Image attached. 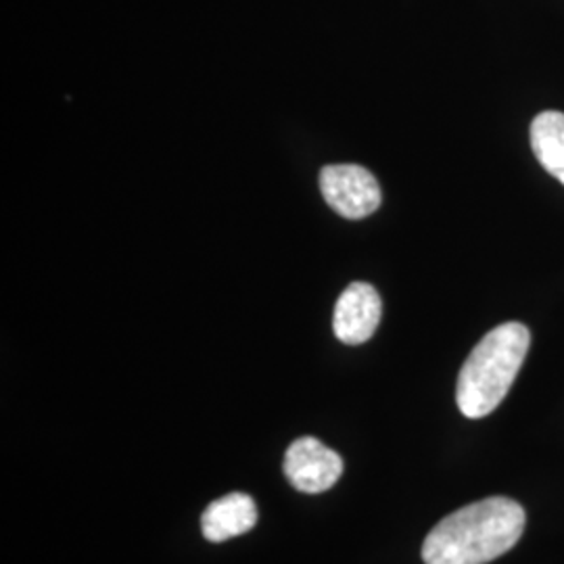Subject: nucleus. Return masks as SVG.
I'll use <instances>...</instances> for the list:
<instances>
[{
    "label": "nucleus",
    "instance_id": "nucleus-1",
    "mask_svg": "<svg viewBox=\"0 0 564 564\" xmlns=\"http://www.w3.org/2000/svg\"><path fill=\"white\" fill-rule=\"evenodd\" d=\"M523 506L505 496L485 498L447 514L423 544L424 564H487L519 544Z\"/></svg>",
    "mask_w": 564,
    "mask_h": 564
},
{
    "label": "nucleus",
    "instance_id": "nucleus-4",
    "mask_svg": "<svg viewBox=\"0 0 564 564\" xmlns=\"http://www.w3.org/2000/svg\"><path fill=\"white\" fill-rule=\"evenodd\" d=\"M343 458L316 437H300L289 445L282 463L286 481L302 494H323L339 481Z\"/></svg>",
    "mask_w": 564,
    "mask_h": 564
},
{
    "label": "nucleus",
    "instance_id": "nucleus-2",
    "mask_svg": "<svg viewBox=\"0 0 564 564\" xmlns=\"http://www.w3.org/2000/svg\"><path fill=\"white\" fill-rule=\"evenodd\" d=\"M529 345L531 333L521 323L500 324L475 345L456 387V402L466 419H485L505 402Z\"/></svg>",
    "mask_w": 564,
    "mask_h": 564
},
{
    "label": "nucleus",
    "instance_id": "nucleus-6",
    "mask_svg": "<svg viewBox=\"0 0 564 564\" xmlns=\"http://www.w3.org/2000/svg\"><path fill=\"white\" fill-rule=\"evenodd\" d=\"M258 506L247 494H228L205 508L202 514L203 538L223 544L251 531L258 523Z\"/></svg>",
    "mask_w": 564,
    "mask_h": 564
},
{
    "label": "nucleus",
    "instance_id": "nucleus-7",
    "mask_svg": "<svg viewBox=\"0 0 564 564\" xmlns=\"http://www.w3.org/2000/svg\"><path fill=\"white\" fill-rule=\"evenodd\" d=\"M531 149L547 174L564 184V113L544 111L531 123Z\"/></svg>",
    "mask_w": 564,
    "mask_h": 564
},
{
    "label": "nucleus",
    "instance_id": "nucleus-5",
    "mask_svg": "<svg viewBox=\"0 0 564 564\" xmlns=\"http://www.w3.org/2000/svg\"><path fill=\"white\" fill-rule=\"evenodd\" d=\"M381 314L383 302L379 291L368 282H351L335 305V337L345 345H362L377 333Z\"/></svg>",
    "mask_w": 564,
    "mask_h": 564
},
{
    "label": "nucleus",
    "instance_id": "nucleus-3",
    "mask_svg": "<svg viewBox=\"0 0 564 564\" xmlns=\"http://www.w3.org/2000/svg\"><path fill=\"white\" fill-rule=\"evenodd\" d=\"M326 203L347 220H362L381 207V186L372 172L356 163L326 165L321 172Z\"/></svg>",
    "mask_w": 564,
    "mask_h": 564
}]
</instances>
